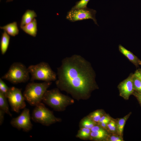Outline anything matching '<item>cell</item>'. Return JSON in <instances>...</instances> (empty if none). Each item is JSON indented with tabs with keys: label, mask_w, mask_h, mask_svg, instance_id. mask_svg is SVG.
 <instances>
[{
	"label": "cell",
	"mask_w": 141,
	"mask_h": 141,
	"mask_svg": "<svg viewBox=\"0 0 141 141\" xmlns=\"http://www.w3.org/2000/svg\"><path fill=\"white\" fill-rule=\"evenodd\" d=\"M108 123L107 122H102L100 124H98L99 125H100L105 130H108L107 127V125Z\"/></svg>",
	"instance_id": "32"
},
{
	"label": "cell",
	"mask_w": 141,
	"mask_h": 141,
	"mask_svg": "<svg viewBox=\"0 0 141 141\" xmlns=\"http://www.w3.org/2000/svg\"><path fill=\"white\" fill-rule=\"evenodd\" d=\"M106 130L94 132H91L89 140H104L108 136Z\"/></svg>",
	"instance_id": "16"
},
{
	"label": "cell",
	"mask_w": 141,
	"mask_h": 141,
	"mask_svg": "<svg viewBox=\"0 0 141 141\" xmlns=\"http://www.w3.org/2000/svg\"><path fill=\"white\" fill-rule=\"evenodd\" d=\"M96 10L87 8L72 9L68 11L66 19L72 22L91 19L98 25L95 17Z\"/></svg>",
	"instance_id": "7"
},
{
	"label": "cell",
	"mask_w": 141,
	"mask_h": 141,
	"mask_svg": "<svg viewBox=\"0 0 141 141\" xmlns=\"http://www.w3.org/2000/svg\"><path fill=\"white\" fill-rule=\"evenodd\" d=\"M13 1V0H7V2H9L11 1Z\"/></svg>",
	"instance_id": "33"
},
{
	"label": "cell",
	"mask_w": 141,
	"mask_h": 141,
	"mask_svg": "<svg viewBox=\"0 0 141 141\" xmlns=\"http://www.w3.org/2000/svg\"><path fill=\"white\" fill-rule=\"evenodd\" d=\"M108 130L113 132H114L116 131V122L113 120H111L107 125Z\"/></svg>",
	"instance_id": "25"
},
{
	"label": "cell",
	"mask_w": 141,
	"mask_h": 141,
	"mask_svg": "<svg viewBox=\"0 0 141 141\" xmlns=\"http://www.w3.org/2000/svg\"><path fill=\"white\" fill-rule=\"evenodd\" d=\"M104 115L103 111L98 109L90 113L87 116L97 124L101 117Z\"/></svg>",
	"instance_id": "21"
},
{
	"label": "cell",
	"mask_w": 141,
	"mask_h": 141,
	"mask_svg": "<svg viewBox=\"0 0 141 141\" xmlns=\"http://www.w3.org/2000/svg\"><path fill=\"white\" fill-rule=\"evenodd\" d=\"M37 16L33 10H27L23 15L20 23V27L31 22Z\"/></svg>",
	"instance_id": "13"
},
{
	"label": "cell",
	"mask_w": 141,
	"mask_h": 141,
	"mask_svg": "<svg viewBox=\"0 0 141 141\" xmlns=\"http://www.w3.org/2000/svg\"><path fill=\"white\" fill-rule=\"evenodd\" d=\"M140 65L141 66V64Z\"/></svg>",
	"instance_id": "34"
},
{
	"label": "cell",
	"mask_w": 141,
	"mask_h": 141,
	"mask_svg": "<svg viewBox=\"0 0 141 141\" xmlns=\"http://www.w3.org/2000/svg\"><path fill=\"white\" fill-rule=\"evenodd\" d=\"M31 118L34 122L48 126L62 121L61 118L55 116L53 112L41 103L35 106Z\"/></svg>",
	"instance_id": "6"
},
{
	"label": "cell",
	"mask_w": 141,
	"mask_h": 141,
	"mask_svg": "<svg viewBox=\"0 0 141 141\" xmlns=\"http://www.w3.org/2000/svg\"><path fill=\"white\" fill-rule=\"evenodd\" d=\"M90 0H80L77 2L75 4L73 7L72 9L85 8L88 2Z\"/></svg>",
	"instance_id": "24"
},
{
	"label": "cell",
	"mask_w": 141,
	"mask_h": 141,
	"mask_svg": "<svg viewBox=\"0 0 141 141\" xmlns=\"http://www.w3.org/2000/svg\"><path fill=\"white\" fill-rule=\"evenodd\" d=\"M97 124L87 116L84 117L80 120L79 123V126L80 128L84 127L91 129Z\"/></svg>",
	"instance_id": "20"
},
{
	"label": "cell",
	"mask_w": 141,
	"mask_h": 141,
	"mask_svg": "<svg viewBox=\"0 0 141 141\" xmlns=\"http://www.w3.org/2000/svg\"><path fill=\"white\" fill-rule=\"evenodd\" d=\"M10 37L7 32L4 31L2 33L0 42V49L1 54L3 55L7 51L9 45Z\"/></svg>",
	"instance_id": "15"
},
{
	"label": "cell",
	"mask_w": 141,
	"mask_h": 141,
	"mask_svg": "<svg viewBox=\"0 0 141 141\" xmlns=\"http://www.w3.org/2000/svg\"><path fill=\"white\" fill-rule=\"evenodd\" d=\"M106 141H124L122 137L119 135H112L108 136L105 140Z\"/></svg>",
	"instance_id": "26"
},
{
	"label": "cell",
	"mask_w": 141,
	"mask_h": 141,
	"mask_svg": "<svg viewBox=\"0 0 141 141\" xmlns=\"http://www.w3.org/2000/svg\"><path fill=\"white\" fill-rule=\"evenodd\" d=\"M7 97L12 110L15 112L18 113L20 110L25 108V100L21 89L15 87H10Z\"/></svg>",
	"instance_id": "8"
},
{
	"label": "cell",
	"mask_w": 141,
	"mask_h": 141,
	"mask_svg": "<svg viewBox=\"0 0 141 141\" xmlns=\"http://www.w3.org/2000/svg\"><path fill=\"white\" fill-rule=\"evenodd\" d=\"M91 133V131L90 129L84 127L80 128L76 137L83 140H89Z\"/></svg>",
	"instance_id": "19"
},
{
	"label": "cell",
	"mask_w": 141,
	"mask_h": 141,
	"mask_svg": "<svg viewBox=\"0 0 141 141\" xmlns=\"http://www.w3.org/2000/svg\"><path fill=\"white\" fill-rule=\"evenodd\" d=\"M29 109L25 108L19 116L12 119L10 124L18 130L22 129L24 132H28L33 127Z\"/></svg>",
	"instance_id": "9"
},
{
	"label": "cell",
	"mask_w": 141,
	"mask_h": 141,
	"mask_svg": "<svg viewBox=\"0 0 141 141\" xmlns=\"http://www.w3.org/2000/svg\"><path fill=\"white\" fill-rule=\"evenodd\" d=\"M130 113L123 118L119 119L116 122V132L118 135L122 137L126 122L131 114Z\"/></svg>",
	"instance_id": "17"
},
{
	"label": "cell",
	"mask_w": 141,
	"mask_h": 141,
	"mask_svg": "<svg viewBox=\"0 0 141 141\" xmlns=\"http://www.w3.org/2000/svg\"><path fill=\"white\" fill-rule=\"evenodd\" d=\"M57 69L56 86L74 99L87 100L91 92L98 88L90 63L81 55L75 54L64 58Z\"/></svg>",
	"instance_id": "1"
},
{
	"label": "cell",
	"mask_w": 141,
	"mask_h": 141,
	"mask_svg": "<svg viewBox=\"0 0 141 141\" xmlns=\"http://www.w3.org/2000/svg\"><path fill=\"white\" fill-rule=\"evenodd\" d=\"M133 74L131 73L127 78L119 84L118 86L120 95L126 100L128 99L134 91L133 81Z\"/></svg>",
	"instance_id": "10"
},
{
	"label": "cell",
	"mask_w": 141,
	"mask_h": 141,
	"mask_svg": "<svg viewBox=\"0 0 141 141\" xmlns=\"http://www.w3.org/2000/svg\"><path fill=\"white\" fill-rule=\"evenodd\" d=\"M133 74L141 80V69L139 68L137 69Z\"/></svg>",
	"instance_id": "30"
},
{
	"label": "cell",
	"mask_w": 141,
	"mask_h": 141,
	"mask_svg": "<svg viewBox=\"0 0 141 141\" xmlns=\"http://www.w3.org/2000/svg\"><path fill=\"white\" fill-rule=\"evenodd\" d=\"M27 68L31 75V82L35 80L52 82L57 80V73L47 62H43L36 65H31Z\"/></svg>",
	"instance_id": "4"
},
{
	"label": "cell",
	"mask_w": 141,
	"mask_h": 141,
	"mask_svg": "<svg viewBox=\"0 0 141 141\" xmlns=\"http://www.w3.org/2000/svg\"><path fill=\"white\" fill-rule=\"evenodd\" d=\"M120 52L126 56L137 67H139L141 64V61L132 52L126 49L121 44L119 45Z\"/></svg>",
	"instance_id": "11"
},
{
	"label": "cell",
	"mask_w": 141,
	"mask_h": 141,
	"mask_svg": "<svg viewBox=\"0 0 141 141\" xmlns=\"http://www.w3.org/2000/svg\"><path fill=\"white\" fill-rule=\"evenodd\" d=\"M9 87L0 78V91L3 93L7 97V93L9 90Z\"/></svg>",
	"instance_id": "23"
},
{
	"label": "cell",
	"mask_w": 141,
	"mask_h": 141,
	"mask_svg": "<svg viewBox=\"0 0 141 141\" xmlns=\"http://www.w3.org/2000/svg\"><path fill=\"white\" fill-rule=\"evenodd\" d=\"M104 129L100 125L97 124L94 126L90 130L91 132L99 131Z\"/></svg>",
	"instance_id": "27"
},
{
	"label": "cell",
	"mask_w": 141,
	"mask_h": 141,
	"mask_svg": "<svg viewBox=\"0 0 141 141\" xmlns=\"http://www.w3.org/2000/svg\"><path fill=\"white\" fill-rule=\"evenodd\" d=\"M109 119H110V118L108 115L104 114L101 117L97 124H100L104 120Z\"/></svg>",
	"instance_id": "31"
},
{
	"label": "cell",
	"mask_w": 141,
	"mask_h": 141,
	"mask_svg": "<svg viewBox=\"0 0 141 141\" xmlns=\"http://www.w3.org/2000/svg\"><path fill=\"white\" fill-rule=\"evenodd\" d=\"M132 94L136 98L141 105V93L134 90Z\"/></svg>",
	"instance_id": "28"
},
{
	"label": "cell",
	"mask_w": 141,
	"mask_h": 141,
	"mask_svg": "<svg viewBox=\"0 0 141 141\" xmlns=\"http://www.w3.org/2000/svg\"><path fill=\"white\" fill-rule=\"evenodd\" d=\"M133 81L134 90L141 93V80L133 74Z\"/></svg>",
	"instance_id": "22"
},
{
	"label": "cell",
	"mask_w": 141,
	"mask_h": 141,
	"mask_svg": "<svg viewBox=\"0 0 141 141\" xmlns=\"http://www.w3.org/2000/svg\"><path fill=\"white\" fill-rule=\"evenodd\" d=\"M29 73L27 68L24 64L20 62H15L1 78L16 84L27 81L30 79Z\"/></svg>",
	"instance_id": "5"
},
{
	"label": "cell",
	"mask_w": 141,
	"mask_h": 141,
	"mask_svg": "<svg viewBox=\"0 0 141 141\" xmlns=\"http://www.w3.org/2000/svg\"><path fill=\"white\" fill-rule=\"evenodd\" d=\"M51 84L50 81L29 83L23 92L25 101L31 106H35L38 105L42 101L45 92Z\"/></svg>",
	"instance_id": "3"
},
{
	"label": "cell",
	"mask_w": 141,
	"mask_h": 141,
	"mask_svg": "<svg viewBox=\"0 0 141 141\" xmlns=\"http://www.w3.org/2000/svg\"><path fill=\"white\" fill-rule=\"evenodd\" d=\"M0 28L5 31L9 35L13 37L18 35L19 32L17 23L16 22H14L8 24Z\"/></svg>",
	"instance_id": "14"
},
{
	"label": "cell",
	"mask_w": 141,
	"mask_h": 141,
	"mask_svg": "<svg viewBox=\"0 0 141 141\" xmlns=\"http://www.w3.org/2000/svg\"><path fill=\"white\" fill-rule=\"evenodd\" d=\"M20 28L26 33L33 37H36L38 30L36 20L34 18L31 22L20 27Z\"/></svg>",
	"instance_id": "12"
},
{
	"label": "cell",
	"mask_w": 141,
	"mask_h": 141,
	"mask_svg": "<svg viewBox=\"0 0 141 141\" xmlns=\"http://www.w3.org/2000/svg\"><path fill=\"white\" fill-rule=\"evenodd\" d=\"M7 98L0 91V109L10 116H12V114L9 110Z\"/></svg>",
	"instance_id": "18"
},
{
	"label": "cell",
	"mask_w": 141,
	"mask_h": 141,
	"mask_svg": "<svg viewBox=\"0 0 141 141\" xmlns=\"http://www.w3.org/2000/svg\"><path fill=\"white\" fill-rule=\"evenodd\" d=\"M42 101L54 110L58 111H64L74 103L73 98L62 93L57 88L47 90Z\"/></svg>",
	"instance_id": "2"
},
{
	"label": "cell",
	"mask_w": 141,
	"mask_h": 141,
	"mask_svg": "<svg viewBox=\"0 0 141 141\" xmlns=\"http://www.w3.org/2000/svg\"><path fill=\"white\" fill-rule=\"evenodd\" d=\"M5 113L3 110L0 109V125L3 124L4 119V114Z\"/></svg>",
	"instance_id": "29"
}]
</instances>
